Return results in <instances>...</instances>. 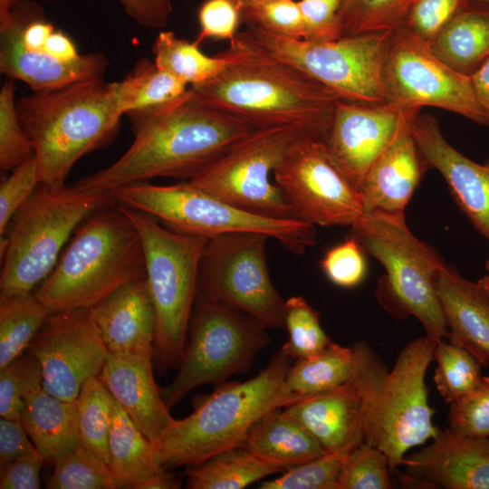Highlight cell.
I'll list each match as a JSON object with an SVG mask.
<instances>
[{
	"label": "cell",
	"instance_id": "cell-50",
	"mask_svg": "<svg viewBox=\"0 0 489 489\" xmlns=\"http://www.w3.org/2000/svg\"><path fill=\"white\" fill-rule=\"evenodd\" d=\"M341 0L298 1L304 27V38L309 41H332L341 35L339 11Z\"/></svg>",
	"mask_w": 489,
	"mask_h": 489
},
{
	"label": "cell",
	"instance_id": "cell-23",
	"mask_svg": "<svg viewBox=\"0 0 489 489\" xmlns=\"http://www.w3.org/2000/svg\"><path fill=\"white\" fill-rule=\"evenodd\" d=\"M418 112H406L394 137L368 171L359 190L364 213L405 217L406 207L428 167L412 131V120Z\"/></svg>",
	"mask_w": 489,
	"mask_h": 489
},
{
	"label": "cell",
	"instance_id": "cell-16",
	"mask_svg": "<svg viewBox=\"0 0 489 489\" xmlns=\"http://www.w3.org/2000/svg\"><path fill=\"white\" fill-rule=\"evenodd\" d=\"M273 173L293 216L299 220L314 226H352L364 214L360 192L321 139L301 137Z\"/></svg>",
	"mask_w": 489,
	"mask_h": 489
},
{
	"label": "cell",
	"instance_id": "cell-49",
	"mask_svg": "<svg viewBox=\"0 0 489 489\" xmlns=\"http://www.w3.org/2000/svg\"><path fill=\"white\" fill-rule=\"evenodd\" d=\"M200 32L195 42L206 39L232 41L238 34L241 14L232 0H206L198 10Z\"/></svg>",
	"mask_w": 489,
	"mask_h": 489
},
{
	"label": "cell",
	"instance_id": "cell-7",
	"mask_svg": "<svg viewBox=\"0 0 489 489\" xmlns=\"http://www.w3.org/2000/svg\"><path fill=\"white\" fill-rule=\"evenodd\" d=\"M351 227L364 250L385 270L377 292L380 304L397 318L415 317L435 341L447 338L436 292L445 266L441 257L411 233L405 217L364 213Z\"/></svg>",
	"mask_w": 489,
	"mask_h": 489
},
{
	"label": "cell",
	"instance_id": "cell-42",
	"mask_svg": "<svg viewBox=\"0 0 489 489\" xmlns=\"http://www.w3.org/2000/svg\"><path fill=\"white\" fill-rule=\"evenodd\" d=\"M352 450L326 452L317 458L286 470L275 479L263 482L259 488L335 489L340 469Z\"/></svg>",
	"mask_w": 489,
	"mask_h": 489
},
{
	"label": "cell",
	"instance_id": "cell-33",
	"mask_svg": "<svg viewBox=\"0 0 489 489\" xmlns=\"http://www.w3.org/2000/svg\"><path fill=\"white\" fill-rule=\"evenodd\" d=\"M187 90L186 84L146 59L139 61L123 81L116 82L117 101L123 115L158 108Z\"/></svg>",
	"mask_w": 489,
	"mask_h": 489
},
{
	"label": "cell",
	"instance_id": "cell-6",
	"mask_svg": "<svg viewBox=\"0 0 489 489\" xmlns=\"http://www.w3.org/2000/svg\"><path fill=\"white\" fill-rule=\"evenodd\" d=\"M119 205L135 225L143 245L156 319L153 358L161 373L178 369L197 299L199 263L208 238L173 231L149 214Z\"/></svg>",
	"mask_w": 489,
	"mask_h": 489
},
{
	"label": "cell",
	"instance_id": "cell-59",
	"mask_svg": "<svg viewBox=\"0 0 489 489\" xmlns=\"http://www.w3.org/2000/svg\"><path fill=\"white\" fill-rule=\"evenodd\" d=\"M489 293V272L477 281Z\"/></svg>",
	"mask_w": 489,
	"mask_h": 489
},
{
	"label": "cell",
	"instance_id": "cell-5",
	"mask_svg": "<svg viewBox=\"0 0 489 489\" xmlns=\"http://www.w3.org/2000/svg\"><path fill=\"white\" fill-rule=\"evenodd\" d=\"M292 360L279 350L254 378L221 383L197 399L194 411L183 419H175L162 435L158 451L163 466L195 465L238 446L267 413L304 398L284 388Z\"/></svg>",
	"mask_w": 489,
	"mask_h": 489
},
{
	"label": "cell",
	"instance_id": "cell-53",
	"mask_svg": "<svg viewBox=\"0 0 489 489\" xmlns=\"http://www.w3.org/2000/svg\"><path fill=\"white\" fill-rule=\"evenodd\" d=\"M44 458L19 459L1 465V489H38L41 487L40 471Z\"/></svg>",
	"mask_w": 489,
	"mask_h": 489
},
{
	"label": "cell",
	"instance_id": "cell-61",
	"mask_svg": "<svg viewBox=\"0 0 489 489\" xmlns=\"http://www.w3.org/2000/svg\"><path fill=\"white\" fill-rule=\"evenodd\" d=\"M45 1H51V0H45Z\"/></svg>",
	"mask_w": 489,
	"mask_h": 489
},
{
	"label": "cell",
	"instance_id": "cell-24",
	"mask_svg": "<svg viewBox=\"0 0 489 489\" xmlns=\"http://www.w3.org/2000/svg\"><path fill=\"white\" fill-rule=\"evenodd\" d=\"M153 356L109 353L99 379L131 420L158 449L175 420L169 413L152 368Z\"/></svg>",
	"mask_w": 489,
	"mask_h": 489
},
{
	"label": "cell",
	"instance_id": "cell-21",
	"mask_svg": "<svg viewBox=\"0 0 489 489\" xmlns=\"http://www.w3.org/2000/svg\"><path fill=\"white\" fill-rule=\"evenodd\" d=\"M412 131L427 166L443 176L457 206L489 242V158L480 164L462 154L431 115L416 114ZM485 270L489 272V258Z\"/></svg>",
	"mask_w": 489,
	"mask_h": 489
},
{
	"label": "cell",
	"instance_id": "cell-58",
	"mask_svg": "<svg viewBox=\"0 0 489 489\" xmlns=\"http://www.w3.org/2000/svg\"><path fill=\"white\" fill-rule=\"evenodd\" d=\"M239 8V10L250 6L253 5H256L262 2L269 1V0H232Z\"/></svg>",
	"mask_w": 489,
	"mask_h": 489
},
{
	"label": "cell",
	"instance_id": "cell-2",
	"mask_svg": "<svg viewBox=\"0 0 489 489\" xmlns=\"http://www.w3.org/2000/svg\"><path fill=\"white\" fill-rule=\"evenodd\" d=\"M219 54L225 60L220 73L188 88L197 101L255 129L294 126L326 141L337 93L263 50L245 31Z\"/></svg>",
	"mask_w": 489,
	"mask_h": 489
},
{
	"label": "cell",
	"instance_id": "cell-25",
	"mask_svg": "<svg viewBox=\"0 0 489 489\" xmlns=\"http://www.w3.org/2000/svg\"><path fill=\"white\" fill-rule=\"evenodd\" d=\"M91 311L109 353L154 356L156 319L146 276L120 286Z\"/></svg>",
	"mask_w": 489,
	"mask_h": 489
},
{
	"label": "cell",
	"instance_id": "cell-43",
	"mask_svg": "<svg viewBox=\"0 0 489 489\" xmlns=\"http://www.w3.org/2000/svg\"><path fill=\"white\" fill-rule=\"evenodd\" d=\"M34 154L19 120L14 83L5 80L0 90V167L14 170Z\"/></svg>",
	"mask_w": 489,
	"mask_h": 489
},
{
	"label": "cell",
	"instance_id": "cell-35",
	"mask_svg": "<svg viewBox=\"0 0 489 489\" xmlns=\"http://www.w3.org/2000/svg\"><path fill=\"white\" fill-rule=\"evenodd\" d=\"M49 314L32 292L0 296V369L23 355Z\"/></svg>",
	"mask_w": 489,
	"mask_h": 489
},
{
	"label": "cell",
	"instance_id": "cell-54",
	"mask_svg": "<svg viewBox=\"0 0 489 489\" xmlns=\"http://www.w3.org/2000/svg\"><path fill=\"white\" fill-rule=\"evenodd\" d=\"M127 14L140 25L163 28L172 13L171 0H120Z\"/></svg>",
	"mask_w": 489,
	"mask_h": 489
},
{
	"label": "cell",
	"instance_id": "cell-36",
	"mask_svg": "<svg viewBox=\"0 0 489 489\" xmlns=\"http://www.w3.org/2000/svg\"><path fill=\"white\" fill-rule=\"evenodd\" d=\"M75 407L79 444L109 465L113 398L98 376L85 380Z\"/></svg>",
	"mask_w": 489,
	"mask_h": 489
},
{
	"label": "cell",
	"instance_id": "cell-13",
	"mask_svg": "<svg viewBox=\"0 0 489 489\" xmlns=\"http://www.w3.org/2000/svg\"><path fill=\"white\" fill-rule=\"evenodd\" d=\"M303 135L307 134L294 126L256 129L187 181L244 211L295 218L270 175Z\"/></svg>",
	"mask_w": 489,
	"mask_h": 489
},
{
	"label": "cell",
	"instance_id": "cell-10",
	"mask_svg": "<svg viewBox=\"0 0 489 489\" xmlns=\"http://www.w3.org/2000/svg\"><path fill=\"white\" fill-rule=\"evenodd\" d=\"M391 31L317 42L278 36L253 25L245 30L271 55L328 87L341 100L360 103H385L382 72Z\"/></svg>",
	"mask_w": 489,
	"mask_h": 489
},
{
	"label": "cell",
	"instance_id": "cell-3",
	"mask_svg": "<svg viewBox=\"0 0 489 489\" xmlns=\"http://www.w3.org/2000/svg\"><path fill=\"white\" fill-rule=\"evenodd\" d=\"M16 107L37 160L40 184L52 190L66 187L79 158L112 141L123 115L116 82L101 77L33 91Z\"/></svg>",
	"mask_w": 489,
	"mask_h": 489
},
{
	"label": "cell",
	"instance_id": "cell-15",
	"mask_svg": "<svg viewBox=\"0 0 489 489\" xmlns=\"http://www.w3.org/2000/svg\"><path fill=\"white\" fill-rule=\"evenodd\" d=\"M382 80L386 103L405 110L436 107L488 126L470 76L451 69L403 26L391 31Z\"/></svg>",
	"mask_w": 489,
	"mask_h": 489
},
{
	"label": "cell",
	"instance_id": "cell-31",
	"mask_svg": "<svg viewBox=\"0 0 489 489\" xmlns=\"http://www.w3.org/2000/svg\"><path fill=\"white\" fill-rule=\"evenodd\" d=\"M360 352V341L352 347H343L331 341L319 354L295 360L286 373L284 388L301 397L336 388L355 376Z\"/></svg>",
	"mask_w": 489,
	"mask_h": 489
},
{
	"label": "cell",
	"instance_id": "cell-11",
	"mask_svg": "<svg viewBox=\"0 0 489 489\" xmlns=\"http://www.w3.org/2000/svg\"><path fill=\"white\" fill-rule=\"evenodd\" d=\"M187 333L177 375L167 387H159L168 408L199 386H216L244 371L271 341L266 328L251 317L200 299H196Z\"/></svg>",
	"mask_w": 489,
	"mask_h": 489
},
{
	"label": "cell",
	"instance_id": "cell-19",
	"mask_svg": "<svg viewBox=\"0 0 489 489\" xmlns=\"http://www.w3.org/2000/svg\"><path fill=\"white\" fill-rule=\"evenodd\" d=\"M408 110L386 102L360 103L344 100L337 102L326 144L335 162L358 191Z\"/></svg>",
	"mask_w": 489,
	"mask_h": 489
},
{
	"label": "cell",
	"instance_id": "cell-41",
	"mask_svg": "<svg viewBox=\"0 0 489 489\" xmlns=\"http://www.w3.org/2000/svg\"><path fill=\"white\" fill-rule=\"evenodd\" d=\"M390 474L386 455L363 441L345 458L335 489H388L392 487Z\"/></svg>",
	"mask_w": 489,
	"mask_h": 489
},
{
	"label": "cell",
	"instance_id": "cell-20",
	"mask_svg": "<svg viewBox=\"0 0 489 489\" xmlns=\"http://www.w3.org/2000/svg\"><path fill=\"white\" fill-rule=\"evenodd\" d=\"M398 474L405 487L489 489V437L439 429L431 443L404 458Z\"/></svg>",
	"mask_w": 489,
	"mask_h": 489
},
{
	"label": "cell",
	"instance_id": "cell-28",
	"mask_svg": "<svg viewBox=\"0 0 489 489\" xmlns=\"http://www.w3.org/2000/svg\"><path fill=\"white\" fill-rule=\"evenodd\" d=\"M238 446L281 472L326 453L312 435L283 408L260 418Z\"/></svg>",
	"mask_w": 489,
	"mask_h": 489
},
{
	"label": "cell",
	"instance_id": "cell-12",
	"mask_svg": "<svg viewBox=\"0 0 489 489\" xmlns=\"http://www.w3.org/2000/svg\"><path fill=\"white\" fill-rule=\"evenodd\" d=\"M270 237L235 232L208 239L201 255L197 299L225 305L267 328L285 327V301L266 258Z\"/></svg>",
	"mask_w": 489,
	"mask_h": 489
},
{
	"label": "cell",
	"instance_id": "cell-55",
	"mask_svg": "<svg viewBox=\"0 0 489 489\" xmlns=\"http://www.w3.org/2000/svg\"><path fill=\"white\" fill-rule=\"evenodd\" d=\"M43 52L62 62H73L81 56L72 41L60 31H54L51 34Z\"/></svg>",
	"mask_w": 489,
	"mask_h": 489
},
{
	"label": "cell",
	"instance_id": "cell-18",
	"mask_svg": "<svg viewBox=\"0 0 489 489\" xmlns=\"http://www.w3.org/2000/svg\"><path fill=\"white\" fill-rule=\"evenodd\" d=\"M26 350L40 365L45 390L66 401L99 376L109 355L91 308L50 313Z\"/></svg>",
	"mask_w": 489,
	"mask_h": 489
},
{
	"label": "cell",
	"instance_id": "cell-26",
	"mask_svg": "<svg viewBox=\"0 0 489 489\" xmlns=\"http://www.w3.org/2000/svg\"><path fill=\"white\" fill-rule=\"evenodd\" d=\"M20 421L45 461L54 463L79 444L74 401L62 400L45 390L41 368L24 356V388Z\"/></svg>",
	"mask_w": 489,
	"mask_h": 489
},
{
	"label": "cell",
	"instance_id": "cell-32",
	"mask_svg": "<svg viewBox=\"0 0 489 489\" xmlns=\"http://www.w3.org/2000/svg\"><path fill=\"white\" fill-rule=\"evenodd\" d=\"M279 472L247 450L235 446L187 466L183 475L189 489H242Z\"/></svg>",
	"mask_w": 489,
	"mask_h": 489
},
{
	"label": "cell",
	"instance_id": "cell-38",
	"mask_svg": "<svg viewBox=\"0 0 489 489\" xmlns=\"http://www.w3.org/2000/svg\"><path fill=\"white\" fill-rule=\"evenodd\" d=\"M415 0H341L342 36L391 31L403 24Z\"/></svg>",
	"mask_w": 489,
	"mask_h": 489
},
{
	"label": "cell",
	"instance_id": "cell-40",
	"mask_svg": "<svg viewBox=\"0 0 489 489\" xmlns=\"http://www.w3.org/2000/svg\"><path fill=\"white\" fill-rule=\"evenodd\" d=\"M289 334L282 350L293 360L312 358L332 340L322 329L318 312L302 296L285 301V327Z\"/></svg>",
	"mask_w": 489,
	"mask_h": 489
},
{
	"label": "cell",
	"instance_id": "cell-51",
	"mask_svg": "<svg viewBox=\"0 0 489 489\" xmlns=\"http://www.w3.org/2000/svg\"><path fill=\"white\" fill-rule=\"evenodd\" d=\"M24 388V356L0 369V416L20 420Z\"/></svg>",
	"mask_w": 489,
	"mask_h": 489
},
{
	"label": "cell",
	"instance_id": "cell-60",
	"mask_svg": "<svg viewBox=\"0 0 489 489\" xmlns=\"http://www.w3.org/2000/svg\"><path fill=\"white\" fill-rule=\"evenodd\" d=\"M475 1L477 2L481 5L489 6V0H475Z\"/></svg>",
	"mask_w": 489,
	"mask_h": 489
},
{
	"label": "cell",
	"instance_id": "cell-47",
	"mask_svg": "<svg viewBox=\"0 0 489 489\" xmlns=\"http://www.w3.org/2000/svg\"><path fill=\"white\" fill-rule=\"evenodd\" d=\"M470 5L471 0H415L401 26L429 43Z\"/></svg>",
	"mask_w": 489,
	"mask_h": 489
},
{
	"label": "cell",
	"instance_id": "cell-22",
	"mask_svg": "<svg viewBox=\"0 0 489 489\" xmlns=\"http://www.w3.org/2000/svg\"><path fill=\"white\" fill-rule=\"evenodd\" d=\"M24 0H0V71L10 79L25 82L33 91H50L91 78L101 77L108 61L91 53L62 62L45 53L25 50L20 42Z\"/></svg>",
	"mask_w": 489,
	"mask_h": 489
},
{
	"label": "cell",
	"instance_id": "cell-44",
	"mask_svg": "<svg viewBox=\"0 0 489 489\" xmlns=\"http://www.w3.org/2000/svg\"><path fill=\"white\" fill-rule=\"evenodd\" d=\"M241 21L273 34L303 39L304 27L298 1L269 0L240 10Z\"/></svg>",
	"mask_w": 489,
	"mask_h": 489
},
{
	"label": "cell",
	"instance_id": "cell-45",
	"mask_svg": "<svg viewBox=\"0 0 489 489\" xmlns=\"http://www.w3.org/2000/svg\"><path fill=\"white\" fill-rule=\"evenodd\" d=\"M448 427L472 437H489V377L470 393L450 403Z\"/></svg>",
	"mask_w": 489,
	"mask_h": 489
},
{
	"label": "cell",
	"instance_id": "cell-56",
	"mask_svg": "<svg viewBox=\"0 0 489 489\" xmlns=\"http://www.w3.org/2000/svg\"><path fill=\"white\" fill-rule=\"evenodd\" d=\"M477 101L489 126V59L470 76Z\"/></svg>",
	"mask_w": 489,
	"mask_h": 489
},
{
	"label": "cell",
	"instance_id": "cell-9",
	"mask_svg": "<svg viewBox=\"0 0 489 489\" xmlns=\"http://www.w3.org/2000/svg\"><path fill=\"white\" fill-rule=\"evenodd\" d=\"M109 194L116 203L149 214L182 234L210 239L228 233H261L294 254L303 253L315 242V226L311 224L244 211L187 181L170 186L140 181L117 187Z\"/></svg>",
	"mask_w": 489,
	"mask_h": 489
},
{
	"label": "cell",
	"instance_id": "cell-37",
	"mask_svg": "<svg viewBox=\"0 0 489 489\" xmlns=\"http://www.w3.org/2000/svg\"><path fill=\"white\" fill-rule=\"evenodd\" d=\"M434 381L446 403L473 391L482 381L481 363L465 349L443 339L436 341Z\"/></svg>",
	"mask_w": 489,
	"mask_h": 489
},
{
	"label": "cell",
	"instance_id": "cell-46",
	"mask_svg": "<svg viewBox=\"0 0 489 489\" xmlns=\"http://www.w3.org/2000/svg\"><path fill=\"white\" fill-rule=\"evenodd\" d=\"M364 248L353 234L329 249L321 261L326 277L335 285L352 288L359 285L367 272Z\"/></svg>",
	"mask_w": 489,
	"mask_h": 489
},
{
	"label": "cell",
	"instance_id": "cell-57",
	"mask_svg": "<svg viewBox=\"0 0 489 489\" xmlns=\"http://www.w3.org/2000/svg\"><path fill=\"white\" fill-rule=\"evenodd\" d=\"M181 480L163 469L136 483L132 489H177Z\"/></svg>",
	"mask_w": 489,
	"mask_h": 489
},
{
	"label": "cell",
	"instance_id": "cell-8",
	"mask_svg": "<svg viewBox=\"0 0 489 489\" xmlns=\"http://www.w3.org/2000/svg\"><path fill=\"white\" fill-rule=\"evenodd\" d=\"M116 202L109 193L72 187H43L19 208L7 238L0 276V296L31 293L54 268L76 226L101 207Z\"/></svg>",
	"mask_w": 489,
	"mask_h": 489
},
{
	"label": "cell",
	"instance_id": "cell-17",
	"mask_svg": "<svg viewBox=\"0 0 489 489\" xmlns=\"http://www.w3.org/2000/svg\"><path fill=\"white\" fill-rule=\"evenodd\" d=\"M355 376L345 384L307 396L283 408L316 439L325 452L352 450L372 423L388 369L365 341Z\"/></svg>",
	"mask_w": 489,
	"mask_h": 489
},
{
	"label": "cell",
	"instance_id": "cell-27",
	"mask_svg": "<svg viewBox=\"0 0 489 489\" xmlns=\"http://www.w3.org/2000/svg\"><path fill=\"white\" fill-rule=\"evenodd\" d=\"M449 341L468 350L482 366L489 365V293L478 283L445 266L436 279Z\"/></svg>",
	"mask_w": 489,
	"mask_h": 489
},
{
	"label": "cell",
	"instance_id": "cell-29",
	"mask_svg": "<svg viewBox=\"0 0 489 489\" xmlns=\"http://www.w3.org/2000/svg\"><path fill=\"white\" fill-rule=\"evenodd\" d=\"M428 43L447 66L471 76L489 59V6L470 5Z\"/></svg>",
	"mask_w": 489,
	"mask_h": 489
},
{
	"label": "cell",
	"instance_id": "cell-48",
	"mask_svg": "<svg viewBox=\"0 0 489 489\" xmlns=\"http://www.w3.org/2000/svg\"><path fill=\"white\" fill-rule=\"evenodd\" d=\"M40 184L39 168L34 154L15 168L0 186V235L19 208L33 195Z\"/></svg>",
	"mask_w": 489,
	"mask_h": 489
},
{
	"label": "cell",
	"instance_id": "cell-34",
	"mask_svg": "<svg viewBox=\"0 0 489 489\" xmlns=\"http://www.w3.org/2000/svg\"><path fill=\"white\" fill-rule=\"evenodd\" d=\"M154 62L187 86L197 85L215 78L223 70L225 60L219 53L208 56L194 41L177 37L174 32L163 31L152 45Z\"/></svg>",
	"mask_w": 489,
	"mask_h": 489
},
{
	"label": "cell",
	"instance_id": "cell-4",
	"mask_svg": "<svg viewBox=\"0 0 489 489\" xmlns=\"http://www.w3.org/2000/svg\"><path fill=\"white\" fill-rule=\"evenodd\" d=\"M144 276L139 234L114 202L87 218L34 294L49 313L91 308Z\"/></svg>",
	"mask_w": 489,
	"mask_h": 489
},
{
	"label": "cell",
	"instance_id": "cell-39",
	"mask_svg": "<svg viewBox=\"0 0 489 489\" xmlns=\"http://www.w3.org/2000/svg\"><path fill=\"white\" fill-rule=\"evenodd\" d=\"M53 474L46 484L49 489H117L110 466L78 444L57 459Z\"/></svg>",
	"mask_w": 489,
	"mask_h": 489
},
{
	"label": "cell",
	"instance_id": "cell-1",
	"mask_svg": "<svg viewBox=\"0 0 489 489\" xmlns=\"http://www.w3.org/2000/svg\"><path fill=\"white\" fill-rule=\"evenodd\" d=\"M135 139L109 167L71 187L109 193L158 177L188 179L256 129L248 122L197 101L189 90L158 108L128 114Z\"/></svg>",
	"mask_w": 489,
	"mask_h": 489
},
{
	"label": "cell",
	"instance_id": "cell-30",
	"mask_svg": "<svg viewBox=\"0 0 489 489\" xmlns=\"http://www.w3.org/2000/svg\"><path fill=\"white\" fill-rule=\"evenodd\" d=\"M109 466L119 488L132 489L149 475L167 469L158 449L113 398L109 437Z\"/></svg>",
	"mask_w": 489,
	"mask_h": 489
},
{
	"label": "cell",
	"instance_id": "cell-14",
	"mask_svg": "<svg viewBox=\"0 0 489 489\" xmlns=\"http://www.w3.org/2000/svg\"><path fill=\"white\" fill-rule=\"evenodd\" d=\"M436 341L427 336L408 343L388 372L375 416L364 442L381 450L391 473L403 465L406 453L432 439L438 428L428 402L426 373L434 360Z\"/></svg>",
	"mask_w": 489,
	"mask_h": 489
},
{
	"label": "cell",
	"instance_id": "cell-52",
	"mask_svg": "<svg viewBox=\"0 0 489 489\" xmlns=\"http://www.w3.org/2000/svg\"><path fill=\"white\" fill-rule=\"evenodd\" d=\"M39 456L43 455L30 441L22 422L1 417L0 465L14 460Z\"/></svg>",
	"mask_w": 489,
	"mask_h": 489
}]
</instances>
